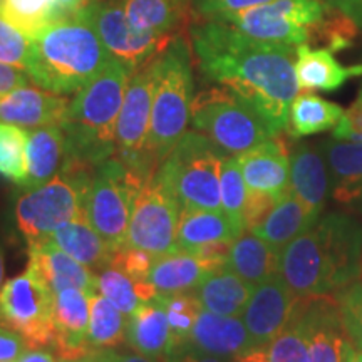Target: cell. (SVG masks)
Returning a JSON list of instances; mask_svg holds the SVG:
<instances>
[{
  "label": "cell",
  "mask_w": 362,
  "mask_h": 362,
  "mask_svg": "<svg viewBox=\"0 0 362 362\" xmlns=\"http://www.w3.org/2000/svg\"><path fill=\"white\" fill-rule=\"evenodd\" d=\"M192 42L198 67L208 81L250 104L274 134L287 129L291 104L300 93L296 47L260 42L216 19L194 24Z\"/></svg>",
  "instance_id": "obj_1"
},
{
  "label": "cell",
  "mask_w": 362,
  "mask_h": 362,
  "mask_svg": "<svg viewBox=\"0 0 362 362\" xmlns=\"http://www.w3.org/2000/svg\"><path fill=\"white\" fill-rule=\"evenodd\" d=\"M111 61L93 25L81 16H67L34 35L25 72L39 88L69 96L98 78Z\"/></svg>",
  "instance_id": "obj_2"
},
{
  "label": "cell",
  "mask_w": 362,
  "mask_h": 362,
  "mask_svg": "<svg viewBox=\"0 0 362 362\" xmlns=\"http://www.w3.org/2000/svg\"><path fill=\"white\" fill-rule=\"evenodd\" d=\"M133 71L112 59L69 103L64 129L67 161L99 166L116 153V126Z\"/></svg>",
  "instance_id": "obj_3"
},
{
  "label": "cell",
  "mask_w": 362,
  "mask_h": 362,
  "mask_svg": "<svg viewBox=\"0 0 362 362\" xmlns=\"http://www.w3.org/2000/svg\"><path fill=\"white\" fill-rule=\"evenodd\" d=\"M194 99L192 51L183 35H173L156 57L151 131L148 153L155 165L165 161L192 121Z\"/></svg>",
  "instance_id": "obj_4"
},
{
  "label": "cell",
  "mask_w": 362,
  "mask_h": 362,
  "mask_svg": "<svg viewBox=\"0 0 362 362\" xmlns=\"http://www.w3.org/2000/svg\"><path fill=\"white\" fill-rule=\"evenodd\" d=\"M225 153L200 131H187L156 171L181 210H221L220 173Z\"/></svg>",
  "instance_id": "obj_5"
},
{
  "label": "cell",
  "mask_w": 362,
  "mask_h": 362,
  "mask_svg": "<svg viewBox=\"0 0 362 362\" xmlns=\"http://www.w3.org/2000/svg\"><path fill=\"white\" fill-rule=\"evenodd\" d=\"M90 166L67 161L64 170L39 188L22 194L16 205L17 226L27 242L47 238L62 225L86 214Z\"/></svg>",
  "instance_id": "obj_6"
},
{
  "label": "cell",
  "mask_w": 362,
  "mask_h": 362,
  "mask_svg": "<svg viewBox=\"0 0 362 362\" xmlns=\"http://www.w3.org/2000/svg\"><path fill=\"white\" fill-rule=\"evenodd\" d=\"M189 123L225 155H242L279 136L250 104L223 86L194 94Z\"/></svg>",
  "instance_id": "obj_7"
},
{
  "label": "cell",
  "mask_w": 362,
  "mask_h": 362,
  "mask_svg": "<svg viewBox=\"0 0 362 362\" xmlns=\"http://www.w3.org/2000/svg\"><path fill=\"white\" fill-rule=\"evenodd\" d=\"M144 183L119 158L101 163L93 176L86 214L94 230L115 252L128 245L131 211Z\"/></svg>",
  "instance_id": "obj_8"
},
{
  "label": "cell",
  "mask_w": 362,
  "mask_h": 362,
  "mask_svg": "<svg viewBox=\"0 0 362 362\" xmlns=\"http://www.w3.org/2000/svg\"><path fill=\"white\" fill-rule=\"evenodd\" d=\"M322 0H272L264 6L214 17L260 42L297 47L310 44L312 33L324 21Z\"/></svg>",
  "instance_id": "obj_9"
},
{
  "label": "cell",
  "mask_w": 362,
  "mask_h": 362,
  "mask_svg": "<svg viewBox=\"0 0 362 362\" xmlns=\"http://www.w3.org/2000/svg\"><path fill=\"white\" fill-rule=\"evenodd\" d=\"M54 298L56 293L47 282L27 265L24 274L0 288V327L19 334L29 347L54 346Z\"/></svg>",
  "instance_id": "obj_10"
},
{
  "label": "cell",
  "mask_w": 362,
  "mask_h": 362,
  "mask_svg": "<svg viewBox=\"0 0 362 362\" xmlns=\"http://www.w3.org/2000/svg\"><path fill=\"white\" fill-rule=\"evenodd\" d=\"M156 57L131 76L116 126V155L143 181L151 180L158 171V166L148 153Z\"/></svg>",
  "instance_id": "obj_11"
},
{
  "label": "cell",
  "mask_w": 362,
  "mask_h": 362,
  "mask_svg": "<svg viewBox=\"0 0 362 362\" xmlns=\"http://www.w3.org/2000/svg\"><path fill=\"white\" fill-rule=\"evenodd\" d=\"M181 208L156 178L148 180L136 197L128 228V245L161 257L176 252Z\"/></svg>",
  "instance_id": "obj_12"
},
{
  "label": "cell",
  "mask_w": 362,
  "mask_h": 362,
  "mask_svg": "<svg viewBox=\"0 0 362 362\" xmlns=\"http://www.w3.org/2000/svg\"><path fill=\"white\" fill-rule=\"evenodd\" d=\"M76 16L88 21L112 59L123 62L133 72L156 57L173 37H161L134 29L126 17L121 0H98Z\"/></svg>",
  "instance_id": "obj_13"
},
{
  "label": "cell",
  "mask_w": 362,
  "mask_h": 362,
  "mask_svg": "<svg viewBox=\"0 0 362 362\" xmlns=\"http://www.w3.org/2000/svg\"><path fill=\"white\" fill-rule=\"evenodd\" d=\"M279 277L298 298L332 293L322 243L315 228L298 235L279 253Z\"/></svg>",
  "instance_id": "obj_14"
},
{
  "label": "cell",
  "mask_w": 362,
  "mask_h": 362,
  "mask_svg": "<svg viewBox=\"0 0 362 362\" xmlns=\"http://www.w3.org/2000/svg\"><path fill=\"white\" fill-rule=\"evenodd\" d=\"M327 262L332 292L362 275V223L346 214H329L315 223Z\"/></svg>",
  "instance_id": "obj_15"
},
{
  "label": "cell",
  "mask_w": 362,
  "mask_h": 362,
  "mask_svg": "<svg viewBox=\"0 0 362 362\" xmlns=\"http://www.w3.org/2000/svg\"><path fill=\"white\" fill-rule=\"evenodd\" d=\"M297 304L298 297L288 291L279 274L253 287L250 300L242 312L253 349H265L291 324Z\"/></svg>",
  "instance_id": "obj_16"
},
{
  "label": "cell",
  "mask_w": 362,
  "mask_h": 362,
  "mask_svg": "<svg viewBox=\"0 0 362 362\" xmlns=\"http://www.w3.org/2000/svg\"><path fill=\"white\" fill-rule=\"evenodd\" d=\"M300 315L309 330V362H342L354 349L334 297L302 298Z\"/></svg>",
  "instance_id": "obj_17"
},
{
  "label": "cell",
  "mask_w": 362,
  "mask_h": 362,
  "mask_svg": "<svg viewBox=\"0 0 362 362\" xmlns=\"http://www.w3.org/2000/svg\"><path fill=\"white\" fill-rule=\"evenodd\" d=\"M248 192L265 193L275 200L291 192V155L280 136L237 155Z\"/></svg>",
  "instance_id": "obj_18"
},
{
  "label": "cell",
  "mask_w": 362,
  "mask_h": 362,
  "mask_svg": "<svg viewBox=\"0 0 362 362\" xmlns=\"http://www.w3.org/2000/svg\"><path fill=\"white\" fill-rule=\"evenodd\" d=\"M69 99L39 86H22L0 98V121L21 128L62 126Z\"/></svg>",
  "instance_id": "obj_19"
},
{
  "label": "cell",
  "mask_w": 362,
  "mask_h": 362,
  "mask_svg": "<svg viewBox=\"0 0 362 362\" xmlns=\"http://www.w3.org/2000/svg\"><path fill=\"white\" fill-rule=\"evenodd\" d=\"M320 151L327 163L332 200L362 215V143L332 138L322 143Z\"/></svg>",
  "instance_id": "obj_20"
},
{
  "label": "cell",
  "mask_w": 362,
  "mask_h": 362,
  "mask_svg": "<svg viewBox=\"0 0 362 362\" xmlns=\"http://www.w3.org/2000/svg\"><path fill=\"white\" fill-rule=\"evenodd\" d=\"M90 297L79 288H64L54 298V347L61 359H79L89 354L88 341Z\"/></svg>",
  "instance_id": "obj_21"
},
{
  "label": "cell",
  "mask_w": 362,
  "mask_h": 362,
  "mask_svg": "<svg viewBox=\"0 0 362 362\" xmlns=\"http://www.w3.org/2000/svg\"><path fill=\"white\" fill-rule=\"evenodd\" d=\"M183 347H192L194 351L223 359H237L252 351L253 344L245 324L238 315H220L202 309Z\"/></svg>",
  "instance_id": "obj_22"
},
{
  "label": "cell",
  "mask_w": 362,
  "mask_h": 362,
  "mask_svg": "<svg viewBox=\"0 0 362 362\" xmlns=\"http://www.w3.org/2000/svg\"><path fill=\"white\" fill-rule=\"evenodd\" d=\"M29 265L47 282L54 293L79 288L89 296L98 292V275L57 248L47 238L29 243Z\"/></svg>",
  "instance_id": "obj_23"
},
{
  "label": "cell",
  "mask_w": 362,
  "mask_h": 362,
  "mask_svg": "<svg viewBox=\"0 0 362 362\" xmlns=\"http://www.w3.org/2000/svg\"><path fill=\"white\" fill-rule=\"evenodd\" d=\"M126 342L138 354L165 362L175 351V341L165 307L158 300L146 302L126 315Z\"/></svg>",
  "instance_id": "obj_24"
},
{
  "label": "cell",
  "mask_w": 362,
  "mask_h": 362,
  "mask_svg": "<svg viewBox=\"0 0 362 362\" xmlns=\"http://www.w3.org/2000/svg\"><path fill=\"white\" fill-rule=\"evenodd\" d=\"M214 270H216V267L194 253L176 250L156 257L148 272L146 282L155 288L158 296L193 292Z\"/></svg>",
  "instance_id": "obj_25"
},
{
  "label": "cell",
  "mask_w": 362,
  "mask_h": 362,
  "mask_svg": "<svg viewBox=\"0 0 362 362\" xmlns=\"http://www.w3.org/2000/svg\"><path fill=\"white\" fill-rule=\"evenodd\" d=\"M320 218V214L305 206L292 189L279 198L264 221L252 228L257 237L265 240L272 248L280 252L298 235L309 232Z\"/></svg>",
  "instance_id": "obj_26"
},
{
  "label": "cell",
  "mask_w": 362,
  "mask_h": 362,
  "mask_svg": "<svg viewBox=\"0 0 362 362\" xmlns=\"http://www.w3.org/2000/svg\"><path fill=\"white\" fill-rule=\"evenodd\" d=\"M67 158V141L61 126H45L29 131L24 188H39L51 181L64 170Z\"/></svg>",
  "instance_id": "obj_27"
},
{
  "label": "cell",
  "mask_w": 362,
  "mask_h": 362,
  "mask_svg": "<svg viewBox=\"0 0 362 362\" xmlns=\"http://www.w3.org/2000/svg\"><path fill=\"white\" fill-rule=\"evenodd\" d=\"M296 74L300 89L336 90L346 81L362 76V64L346 67L329 49L302 44L296 47Z\"/></svg>",
  "instance_id": "obj_28"
},
{
  "label": "cell",
  "mask_w": 362,
  "mask_h": 362,
  "mask_svg": "<svg viewBox=\"0 0 362 362\" xmlns=\"http://www.w3.org/2000/svg\"><path fill=\"white\" fill-rule=\"evenodd\" d=\"M291 189L296 197L320 214L330 192L327 163L320 149L300 144L291 155Z\"/></svg>",
  "instance_id": "obj_29"
},
{
  "label": "cell",
  "mask_w": 362,
  "mask_h": 362,
  "mask_svg": "<svg viewBox=\"0 0 362 362\" xmlns=\"http://www.w3.org/2000/svg\"><path fill=\"white\" fill-rule=\"evenodd\" d=\"M47 240L94 272H101L110 267L115 255V250L90 225L88 215H81L69 223L62 225L52 235H49Z\"/></svg>",
  "instance_id": "obj_30"
},
{
  "label": "cell",
  "mask_w": 362,
  "mask_h": 362,
  "mask_svg": "<svg viewBox=\"0 0 362 362\" xmlns=\"http://www.w3.org/2000/svg\"><path fill=\"white\" fill-rule=\"evenodd\" d=\"M240 232L223 210H181L176 250L197 252L215 243H232Z\"/></svg>",
  "instance_id": "obj_31"
},
{
  "label": "cell",
  "mask_w": 362,
  "mask_h": 362,
  "mask_svg": "<svg viewBox=\"0 0 362 362\" xmlns=\"http://www.w3.org/2000/svg\"><path fill=\"white\" fill-rule=\"evenodd\" d=\"M253 285L233 274L228 267H220L206 275L193 291L203 310L220 315H242L250 300Z\"/></svg>",
  "instance_id": "obj_32"
},
{
  "label": "cell",
  "mask_w": 362,
  "mask_h": 362,
  "mask_svg": "<svg viewBox=\"0 0 362 362\" xmlns=\"http://www.w3.org/2000/svg\"><path fill=\"white\" fill-rule=\"evenodd\" d=\"M279 253L265 240L245 230L232 242L225 267L255 287L279 274Z\"/></svg>",
  "instance_id": "obj_33"
},
{
  "label": "cell",
  "mask_w": 362,
  "mask_h": 362,
  "mask_svg": "<svg viewBox=\"0 0 362 362\" xmlns=\"http://www.w3.org/2000/svg\"><path fill=\"white\" fill-rule=\"evenodd\" d=\"M194 0H121L134 29L161 37H171L185 24Z\"/></svg>",
  "instance_id": "obj_34"
},
{
  "label": "cell",
  "mask_w": 362,
  "mask_h": 362,
  "mask_svg": "<svg viewBox=\"0 0 362 362\" xmlns=\"http://www.w3.org/2000/svg\"><path fill=\"white\" fill-rule=\"evenodd\" d=\"M344 115L342 107L312 93H298L288 111L287 131L292 138L334 129Z\"/></svg>",
  "instance_id": "obj_35"
},
{
  "label": "cell",
  "mask_w": 362,
  "mask_h": 362,
  "mask_svg": "<svg viewBox=\"0 0 362 362\" xmlns=\"http://www.w3.org/2000/svg\"><path fill=\"white\" fill-rule=\"evenodd\" d=\"M98 277V292L112 302L124 315H131L146 302L156 298V291L144 282H136L126 272L117 267H106Z\"/></svg>",
  "instance_id": "obj_36"
},
{
  "label": "cell",
  "mask_w": 362,
  "mask_h": 362,
  "mask_svg": "<svg viewBox=\"0 0 362 362\" xmlns=\"http://www.w3.org/2000/svg\"><path fill=\"white\" fill-rule=\"evenodd\" d=\"M126 337V315L112 302L94 293L90 297L88 341L90 349H112Z\"/></svg>",
  "instance_id": "obj_37"
},
{
  "label": "cell",
  "mask_w": 362,
  "mask_h": 362,
  "mask_svg": "<svg viewBox=\"0 0 362 362\" xmlns=\"http://www.w3.org/2000/svg\"><path fill=\"white\" fill-rule=\"evenodd\" d=\"M2 17L33 39L44 27L64 16L54 0H4Z\"/></svg>",
  "instance_id": "obj_38"
},
{
  "label": "cell",
  "mask_w": 362,
  "mask_h": 362,
  "mask_svg": "<svg viewBox=\"0 0 362 362\" xmlns=\"http://www.w3.org/2000/svg\"><path fill=\"white\" fill-rule=\"evenodd\" d=\"M29 131L0 121V178L24 187Z\"/></svg>",
  "instance_id": "obj_39"
},
{
  "label": "cell",
  "mask_w": 362,
  "mask_h": 362,
  "mask_svg": "<svg viewBox=\"0 0 362 362\" xmlns=\"http://www.w3.org/2000/svg\"><path fill=\"white\" fill-rule=\"evenodd\" d=\"M220 194L223 214L240 233L245 232L247 226L243 214H245L248 188L240 171L237 156H225L220 173Z\"/></svg>",
  "instance_id": "obj_40"
},
{
  "label": "cell",
  "mask_w": 362,
  "mask_h": 362,
  "mask_svg": "<svg viewBox=\"0 0 362 362\" xmlns=\"http://www.w3.org/2000/svg\"><path fill=\"white\" fill-rule=\"evenodd\" d=\"M300 300L291 324L265 347V362H309V330L302 320Z\"/></svg>",
  "instance_id": "obj_41"
},
{
  "label": "cell",
  "mask_w": 362,
  "mask_h": 362,
  "mask_svg": "<svg viewBox=\"0 0 362 362\" xmlns=\"http://www.w3.org/2000/svg\"><path fill=\"white\" fill-rule=\"evenodd\" d=\"M155 300L165 307L168 322L173 334L175 349H180L187 344L198 314L202 312L200 302L193 296V292L173 293V296H158Z\"/></svg>",
  "instance_id": "obj_42"
},
{
  "label": "cell",
  "mask_w": 362,
  "mask_h": 362,
  "mask_svg": "<svg viewBox=\"0 0 362 362\" xmlns=\"http://www.w3.org/2000/svg\"><path fill=\"white\" fill-rule=\"evenodd\" d=\"M357 33H359V27L349 17L327 6L324 21L314 29L310 42L319 39V42L325 44V49L339 52L354 44Z\"/></svg>",
  "instance_id": "obj_43"
},
{
  "label": "cell",
  "mask_w": 362,
  "mask_h": 362,
  "mask_svg": "<svg viewBox=\"0 0 362 362\" xmlns=\"http://www.w3.org/2000/svg\"><path fill=\"white\" fill-rule=\"evenodd\" d=\"M339 314L347 337L357 351H362V280H354L336 292Z\"/></svg>",
  "instance_id": "obj_44"
},
{
  "label": "cell",
  "mask_w": 362,
  "mask_h": 362,
  "mask_svg": "<svg viewBox=\"0 0 362 362\" xmlns=\"http://www.w3.org/2000/svg\"><path fill=\"white\" fill-rule=\"evenodd\" d=\"M33 39L0 16V62L25 71Z\"/></svg>",
  "instance_id": "obj_45"
},
{
  "label": "cell",
  "mask_w": 362,
  "mask_h": 362,
  "mask_svg": "<svg viewBox=\"0 0 362 362\" xmlns=\"http://www.w3.org/2000/svg\"><path fill=\"white\" fill-rule=\"evenodd\" d=\"M155 259L156 257H153L151 253L139 250V248L126 247L123 250L115 252L110 265L117 267V269L126 272L136 282H144Z\"/></svg>",
  "instance_id": "obj_46"
},
{
  "label": "cell",
  "mask_w": 362,
  "mask_h": 362,
  "mask_svg": "<svg viewBox=\"0 0 362 362\" xmlns=\"http://www.w3.org/2000/svg\"><path fill=\"white\" fill-rule=\"evenodd\" d=\"M269 2L272 0H194L193 6L198 16L203 19H214V17L225 16V13L242 12Z\"/></svg>",
  "instance_id": "obj_47"
},
{
  "label": "cell",
  "mask_w": 362,
  "mask_h": 362,
  "mask_svg": "<svg viewBox=\"0 0 362 362\" xmlns=\"http://www.w3.org/2000/svg\"><path fill=\"white\" fill-rule=\"evenodd\" d=\"M332 138L339 141L362 143V90L349 110L344 112L339 124L332 129Z\"/></svg>",
  "instance_id": "obj_48"
},
{
  "label": "cell",
  "mask_w": 362,
  "mask_h": 362,
  "mask_svg": "<svg viewBox=\"0 0 362 362\" xmlns=\"http://www.w3.org/2000/svg\"><path fill=\"white\" fill-rule=\"evenodd\" d=\"M275 200L274 197L265 193H257V192H248L247 203H245V226L247 230L255 228L257 225L262 223L267 215L270 214V210L274 208Z\"/></svg>",
  "instance_id": "obj_49"
},
{
  "label": "cell",
  "mask_w": 362,
  "mask_h": 362,
  "mask_svg": "<svg viewBox=\"0 0 362 362\" xmlns=\"http://www.w3.org/2000/svg\"><path fill=\"white\" fill-rule=\"evenodd\" d=\"M29 349L24 337L13 330L0 327V362L19 361V357Z\"/></svg>",
  "instance_id": "obj_50"
},
{
  "label": "cell",
  "mask_w": 362,
  "mask_h": 362,
  "mask_svg": "<svg viewBox=\"0 0 362 362\" xmlns=\"http://www.w3.org/2000/svg\"><path fill=\"white\" fill-rule=\"evenodd\" d=\"M30 83L29 74L25 71L0 62V98L6 96L11 90L22 88Z\"/></svg>",
  "instance_id": "obj_51"
},
{
  "label": "cell",
  "mask_w": 362,
  "mask_h": 362,
  "mask_svg": "<svg viewBox=\"0 0 362 362\" xmlns=\"http://www.w3.org/2000/svg\"><path fill=\"white\" fill-rule=\"evenodd\" d=\"M325 6L336 8L347 16L354 24L362 29V0H322Z\"/></svg>",
  "instance_id": "obj_52"
},
{
  "label": "cell",
  "mask_w": 362,
  "mask_h": 362,
  "mask_svg": "<svg viewBox=\"0 0 362 362\" xmlns=\"http://www.w3.org/2000/svg\"><path fill=\"white\" fill-rule=\"evenodd\" d=\"M165 362H226L223 357L205 354V352L194 351L192 347H180L168 356Z\"/></svg>",
  "instance_id": "obj_53"
},
{
  "label": "cell",
  "mask_w": 362,
  "mask_h": 362,
  "mask_svg": "<svg viewBox=\"0 0 362 362\" xmlns=\"http://www.w3.org/2000/svg\"><path fill=\"white\" fill-rule=\"evenodd\" d=\"M56 6L64 17L67 16H76V13L83 12L86 7L93 6L98 0H54Z\"/></svg>",
  "instance_id": "obj_54"
},
{
  "label": "cell",
  "mask_w": 362,
  "mask_h": 362,
  "mask_svg": "<svg viewBox=\"0 0 362 362\" xmlns=\"http://www.w3.org/2000/svg\"><path fill=\"white\" fill-rule=\"evenodd\" d=\"M19 362H57L54 354L42 347H29L24 354L19 357Z\"/></svg>",
  "instance_id": "obj_55"
},
{
  "label": "cell",
  "mask_w": 362,
  "mask_h": 362,
  "mask_svg": "<svg viewBox=\"0 0 362 362\" xmlns=\"http://www.w3.org/2000/svg\"><path fill=\"white\" fill-rule=\"evenodd\" d=\"M88 362H117V352L112 349H93L88 354Z\"/></svg>",
  "instance_id": "obj_56"
},
{
  "label": "cell",
  "mask_w": 362,
  "mask_h": 362,
  "mask_svg": "<svg viewBox=\"0 0 362 362\" xmlns=\"http://www.w3.org/2000/svg\"><path fill=\"white\" fill-rule=\"evenodd\" d=\"M235 362H265V349H252L247 354L240 356Z\"/></svg>",
  "instance_id": "obj_57"
},
{
  "label": "cell",
  "mask_w": 362,
  "mask_h": 362,
  "mask_svg": "<svg viewBox=\"0 0 362 362\" xmlns=\"http://www.w3.org/2000/svg\"><path fill=\"white\" fill-rule=\"evenodd\" d=\"M117 362H156L141 354H117Z\"/></svg>",
  "instance_id": "obj_58"
},
{
  "label": "cell",
  "mask_w": 362,
  "mask_h": 362,
  "mask_svg": "<svg viewBox=\"0 0 362 362\" xmlns=\"http://www.w3.org/2000/svg\"><path fill=\"white\" fill-rule=\"evenodd\" d=\"M342 362H362V351H357L354 347L349 354L344 357Z\"/></svg>",
  "instance_id": "obj_59"
},
{
  "label": "cell",
  "mask_w": 362,
  "mask_h": 362,
  "mask_svg": "<svg viewBox=\"0 0 362 362\" xmlns=\"http://www.w3.org/2000/svg\"><path fill=\"white\" fill-rule=\"evenodd\" d=\"M4 248L0 245V288H2V280H4Z\"/></svg>",
  "instance_id": "obj_60"
},
{
  "label": "cell",
  "mask_w": 362,
  "mask_h": 362,
  "mask_svg": "<svg viewBox=\"0 0 362 362\" xmlns=\"http://www.w3.org/2000/svg\"><path fill=\"white\" fill-rule=\"evenodd\" d=\"M61 362H88V356L79 357V359H61Z\"/></svg>",
  "instance_id": "obj_61"
},
{
  "label": "cell",
  "mask_w": 362,
  "mask_h": 362,
  "mask_svg": "<svg viewBox=\"0 0 362 362\" xmlns=\"http://www.w3.org/2000/svg\"><path fill=\"white\" fill-rule=\"evenodd\" d=\"M2 8H4V0H0V16H2Z\"/></svg>",
  "instance_id": "obj_62"
},
{
  "label": "cell",
  "mask_w": 362,
  "mask_h": 362,
  "mask_svg": "<svg viewBox=\"0 0 362 362\" xmlns=\"http://www.w3.org/2000/svg\"><path fill=\"white\" fill-rule=\"evenodd\" d=\"M4 362H19V361H4Z\"/></svg>",
  "instance_id": "obj_63"
},
{
  "label": "cell",
  "mask_w": 362,
  "mask_h": 362,
  "mask_svg": "<svg viewBox=\"0 0 362 362\" xmlns=\"http://www.w3.org/2000/svg\"><path fill=\"white\" fill-rule=\"evenodd\" d=\"M361 90H362V88H361Z\"/></svg>",
  "instance_id": "obj_64"
}]
</instances>
